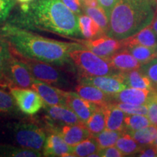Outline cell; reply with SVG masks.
Here are the masks:
<instances>
[{
	"label": "cell",
	"instance_id": "5",
	"mask_svg": "<svg viewBox=\"0 0 157 157\" xmlns=\"http://www.w3.org/2000/svg\"><path fill=\"white\" fill-rule=\"evenodd\" d=\"M15 142L22 148L42 151L47 135L44 130L33 123H18L13 129Z\"/></svg>",
	"mask_w": 157,
	"mask_h": 157
},
{
	"label": "cell",
	"instance_id": "2",
	"mask_svg": "<svg viewBox=\"0 0 157 157\" xmlns=\"http://www.w3.org/2000/svg\"><path fill=\"white\" fill-rule=\"evenodd\" d=\"M23 22L64 36H81L78 17L61 0H33L22 12Z\"/></svg>",
	"mask_w": 157,
	"mask_h": 157
},
{
	"label": "cell",
	"instance_id": "21",
	"mask_svg": "<svg viewBox=\"0 0 157 157\" xmlns=\"http://www.w3.org/2000/svg\"><path fill=\"white\" fill-rule=\"evenodd\" d=\"M119 72L123 76L124 81L127 87L154 90L151 79L140 68Z\"/></svg>",
	"mask_w": 157,
	"mask_h": 157
},
{
	"label": "cell",
	"instance_id": "44",
	"mask_svg": "<svg viewBox=\"0 0 157 157\" xmlns=\"http://www.w3.org/2000/svg\"><path fill=\"white\" fill-rule=\"evenodd\" d=\"M15 1L21 4H29L31 3L33 0H15Z\"/></svg>",
	"mask_w": 157,
	"mask_h": 157
},
{
	"label": "cell",
	"instance_id": "9",
	"mask_svg": "<svg viewBox=\"0 0 157 157\" xmlns=\"http://www.w3.org/2000/svg\"><path fill=\"white\" fill-rule=\"evenodd\" d=\"M80 84L93 85L109 95H113L127 88L120 72L105 76H82Z\"/></svg>",
	"mask_w": 157,
	"mask_h": 157
},
{
	"label": "cell",
	"instance_id": "31",
	"mask_svg": "<svg viewBox=\"0 0 157 157\" xmlns=\"http://www.w3.org/2000/svg\"><path fill=\"white\" fill-rule=\"evenodd\" d=\"M151 124L147 115L126 114L124 118L125 132L143 129Z\"/></svg>",
	"mask_w": 157,
	"mask_h": 157
},
{
	"label": "cell",
	"instance_id": "38",
	"mask_svg": "<svg viewBox=\"0 0 157 157\" xmlns=\"http://www.w3.org/2000/svg\"><path fill=\"white\" fill-rule=\"evenodd\" d=\"M98 154L100 157H121L124 156L120 151L117 148V146L108 147V148L100 149L98 151Z\"/></svg>",
	"mask_w": 157,
	"mask_h": 157
},
{
	"label": "cell",
	"instance_id": "11",
	"mask_svg": "<svg viewBox=\"0 0 157 157\" xmlns=\"http://www.w3.org/2000/svg\"><path fill=\"white\" fill-rule=\"evenodd\" d=\"M156 94L157 91L155 90L127 87L119 93L111 95V98L112 103L121 102L135 105H147Z\"/></svg>",
	"mask_w": 157,
	"mask_h": 157
},
{
	"label": "cell",
	"instance_id": "3",
	"mask_svg": "<svg viewBox=\"0 0 157 157\" xmlns=\"http://www.w3.org/2000/svg\"><path fill=\"white\" fill-rule=\"evenodd\" d=\"M154 16L152 0H119L110 14L106 35L122 40L150 25Z\"/></svg>",
	"mask_w": 157,
	"mask_h": 157
},
{
	"label": "cell",
	"instance_id": "13",
	"mask_svg": "<svg viewBox=\"0 0 157 157\" xmlns=\"http://www.w3.org/2000/svg\"><path fill=\"white\" fill-rule=\"evenodd\" d=\"M66 106L71 109L84 124L99 106L97 104L84 99L77 93L73 92L66 91Z\"/></svg>",
	"mask_w": 157,
	"mask_h": 157
},
{
	"label": "cell",
	"instance_id": "15",
	"mask_svg": "<svg viewBox=\"0 0 157 157\" xmlns=\"http://www.w3.org/2000/svg\"><path fill=\"white\" fill-rule=\"evenodd\" d=\"M51 130L59 133L63 140L71 146H75L92 136L91 132L83 122L74 124H64L60 129L53 128Z\"/></svg>",
	"mask_w": 157,
	"mask_h": 157
},
{
	"label": "cell",
	"instance_id": "20",
	"mask_svg": "<svg viewBox=\"0 0 157 157\" xmlns=\"http://www.w3.org/2000/svg\"><path fill=\"white\" fill-rule=\"evenodd\" d=\"M45 110L50 119L64 124L81 123L77 115L66 105H49L45 104Z\"/></svg>",
	"mask_w": 157,
	"mask_h": 157
},
{
	"label": "cell",
	"instance_id": "16",
	"mask_svg": "<svg viewBox=\"0 0 157 157\" xmlns=\"http://www.w3.org/2000/svg\"><path fill=\"white\" fill-rule=\"evenodd\" d=\"M120 41L123 49H127L136 45L157 48V36L150 25H148L131 36Z\"/></svg>",
	"mask_w": 157,
	"mask_h": 157
},
{
	"label": "cell",
	"instance_id": "42",
	"mask_svg": "<svg viewBox=\"0 0 157 157\" xmlns=\"http://www.w3.org/2000/svg\"><path fill=\"white\" fill-rule=\"evenodd\" d=\"M82 5L88 6V7H98V0H81Z\"/></svg>",
	"mask_w": 157,
	"mask_h": 157
},
{
	"label": "cell",
	"instance_id": "33",
	"mask_svg": "<svg viewBox=\"0 0 157 157\" xmlns=\"http://www.w3.org/2000/svg\"><path fill=\"white\" fill-rule=\"evenodd\" d=\"M17 107L11 93L0 89V113H10Z\"/></svg>",
	"mask_w": 157,
	"mask_h": 157
},
{
	"label": "cell",
	"instance_id": "25",
	"mask_svg": "<svg viewBox=\"0 0 157 157\" xmlns=\"http://www.w3.org/2000/svg\"><path fill=\"white\" fill-rule=\"evenodd\" d=\"M85 124L92 135H97L104 130L105 129V113L103 107L99 105Z\"/></svg>",
	"mask_w": 157,
	"mask_h": 157
},
{
	"label": "cell",
	"instance_id": "12",
	"mask_svg": "<svg viewBox=\"0 0 157 157\" xmlns=\"http://www.w3.org/2000/svg\"><path fill=\"white\" fill-rule=\"evenodd\" d=\"M31 88L42 98L45 104L49 105H66V91L51 86V84L34 78Z\"/></svg>",
	"mask_w": 157,
	"mask_h": 157
},
{
	"label": "cell",
	"instance_id": "26",
	"mask_svg": "<svg viewBox=\"0 0 157 157\" xmlns=\"http://www.w3.org/2000/svg\"><path fill=\"white\" fill-rule=\"evenodd\" d=\"M142 146L152 145L157 137V126L151 124L136 131L127 132Z\"/></svg>",
	"mask_w": 157,
	"mask_h": 157
},
{
	"label": "cell",
	"instance_id": "41",
	"mask_svg": "<svg viewBox=\"0 0 157 157\" xmlns=\"http://www.w3.org/2000/svg\"><path fill=\"white\" fill-rule=\"evenodd\" d=\"M140 157H156L157 156V148L154 146H145L137 154Z\"/></svg>",
	"mask_w": 157,
	"mask_h": 157
},
{
	"label": "cell",
	"instance_id": "45",
	"mask_svg": "<svg viewBox=\"0 0 157 157\" xmlns=\"http://www.w3.org/2000/svg\"><path fill=\"white\" fill-rule=\"evenodd\" d=\"M153 3H154V6L155 10H156V13L155 14H157V0H152Z\"/></svg>",
	"mask_w": 157,
	"mask_h": 157
},
{
	"label": "cell",
	"instance_id": "37",
	"mask_svg": "<svg viewBox=\"0 0 157 157\" xmlns=\"http://www.w3.org/2000/svg\"><path fill=\"white\" fill-rule=\"evenodd\" d=\"M149 120L153 125L157 126V94L147 103Z\"/></svg>",
	"mask_w": 157,
	"mask_h": 157
},
{
	"label": "cell",
	"instance_id": "10",
	"mask_svg": "<svg viewBox=\"0 0 157 157\" xmlns=\"http://www.w3.org/2000/svg\"><path fill=\"white\" fill-rule=\"evenodd\" d=\"M85 48L101 58L107 59L122 48L121 41L106 34L87 40H78Z\"/></svg>",
	"mask_w": 157,
	"mask_h": 157
},
{
	"label": "cell",
	"instance_id": "14",
	"mask_svg": "<svg viewBox=\"0 0 157 157\" xmlns=\"http://www.w3.org/2000/svg\"><path fill=\"white\" fill-rule=\"evenodd\" d=\"M44 156H74L73 146L68 145L56 131L51 130L43 148Z\"/></svg>",
	"mask_w": 157,
	"mask_h": 157
},
{
	"label": "cell",
	"instance_id": "6",
	"mask_svg": "<svg viewBox=\"0 0 157 157\" xmlns=\"http://www.w3.org/2000/svg\"><path fill=\"white\" fill-rule=\"evenodd\" d=\"M18 56L21 58L20 59L26 64L34 78L58 87H66L68 85V81L62 75L61 72L51 66V64L21 56Z\"/></svg>",
	"mask_w": 157,
	"mask_h": 157
},
{
	"label": "cell",
	"instance_id": "24",
	"mask_svg": "<svg viewBox=\"0 0 157 157\" xmlns=\"http://www.w3.org/2000/svg\"><path fill=\"white\" fill-rule=\"evenodd\" d=\"M43 154L39 151L30 150L10 145H0V157H40Z\"/></svg>",
	"mask_w": 157,
	"mask_h": 157
},
{
	"label": "cell",
	"instance_id": "43",
	"mask_svg": "<svg viewBox=\"0 0 157 157\" xmlns=\"http://www.w3.org/2000/svg\"><path fill=\"white\" fill-rule=\"evenodd\" d=\"M150 26L151 27V29H153V31H154L155 34L157 36V14H155L154 18L153 20L151 23Z\"/></svg>",
	"mask_w": 157,
	"mask_h": 157
},
{
	"label": "cell",
	"instance_id": "28",
	"mask_svg": "<svg viewBox=\"0 0 157 157\" xmlns=\"http://www.w3.org/2000/svg\"><path fill=\"white\" fill-rule=\"evenodd\" d=\"M99 150L100 148L95 137L90 136L73 146V155L78 157L90 156V155L98 153Z\"/></svg>",
	"mask_w": 157,
	"mask_h": 157
},
{
	"label": "cell",
	"instance_id": "34",
	"mask_svg": "<svg viewBox=\"0 0 157 157\" xmlns=\"http://www.w3.org/2000/svg\"><path fill=\"white\" fill-rule=\"evenodd\" d=\"M118 108L127 114H148V107L147 105H135V104L121 103V102H115L113 103Z\"/></svg>",
	"mask_w": 157,
	"mask_h": 157
},
{
	"label": "cell",
	"instance_id": "1",
	"mask_svg": "<svg viewBox=\"0 0 157 157\" xmlns=\"http://www.w3.org/2000/svg\"><path fill=\"white\" fill-rule=\"evenodd\" d=\"M0 39L8 43L14 53L56 66L72 62L70 52L84 48L81 43L61 42L39 36L17 25L7 23L0 28Z\"/></svg>",
	"mask_w": 157,
	"mask_h": 157
},
{
	"label": "cell",
	"instance_id": "46",
	"mask_svg": "<svg viewBox=\"0 0 157 157\" xmlns=\"http://www.w3.org/2000/svg\"><path fill=\"white\" fill-rule=\"evenodd\" d=\"M152 145H153V146H154L157 148V137H156V138L154 140V143H153Z\"/></svg>",
	"mask_w": 157,
	"mask_h": 157
},
{
	"label": "cell",
	"instance_id": "40",
	"mask_svg": "<svg viewBox=\"0 0 157 157\" xmlns=\"http://www.w3.org/2000/svg\"><path fill=\"white\" fill-rule=\"evenodd\" d=\"M118 1L119 0H98L99 6L105 12L109 18L111 11L115 7V5H117Z\"/></svg>",
	"mask_w": 157,
	"mask_h": 157
},
{
	"label": "cell",
	"instance_id": "18",
	"mask_svg": "<svg viewBox=\"0 0 157 157\" xmlns=\"http://www.w3.org/2000/svg\"><path fill=\"white\" fill-rule=\"evenodd\" d=\"M112 67L117 71H127L140 68V63L127 49L119 50L107 59Z\"/></svg>",
	"mask_w": 157,
	"mask_h": 157
},
{
	"label": "cell",
	"instance_id": "7",
	"mask_svg": "<svg viewBox=\"0 0 157 157\" xmlns=\"http://www.w3.org/2000/svg\"><path fill=\"white\" fill-rule=\"evenodd\" d=\"M10 93L17 107L26 115L36 114L44 106V102L34 90L20 87H10Z\"/></svg>",
	"mask_w": 157,
	"mask_h": 157
},
{
	"label": "cell",
	"instance_id": "4",
	"mask_svg": "<svg viewBox=\"0 0 157 157\" xmlns=\"http://www.w3.org/2000/svg\"><path fill=\"white\" fill-rule=\"evenodd\" d=\"M70 58L83 76H105L119 72L110 65L106 59L97 56L84 47L72 50Z\"/></svg>",
	"mask_w": 157,
	"mask_h": 157
},
{
	"label": "cell",
	"instance_id": "35",
	"mask_svg": "<svg viewBox=\"0 0 157 157\" xmlns=\"http://www.w3.org/2000/svg\"><path fill=\"white\" fill-rule=\"evenodd\" d=\"M140 69L148 76L152 82L154 89L157 91V58L142 65Z\"/></svg>",
	"mask_w": 157,
	"mask_h": 157
},
{
	"label": "cell",
	"instance_id": "39",
	"mask_svg": "<svg viewBox=\"0 0 157 157\" xmlns=\"http://www.w3.org/2000/svg\"><path fill=\"white\" fill-rule=\"evenodd\" d=\"M61 1L76 15H82V3L81 0H61Z\"/></svg>",
	"mask_w": 157,
	"mask_h": 157
},
{
	"label": "cell",
	"instance_id": "32",
	"mask_svg": "<svg viewBox=\"0 0 157 157\" xmlns=\"http://www.w3.org/2000/svg\"><path fill=\"white\" fill-rule=\"evenodd\" d=\"M10 49L8 43L0 39V84H5V71L13 56Z\"/></svg>",
	"mask_w": 157,
	"mask_h": 157
},
{
	"label": "cell",
	"instance_id": "23",
	"mask_svg": "<svg viewBox=\"0 0 157 157\" xmlns=\"http://www.w3.org/2000/svg\"><path fill=\"white\" fill-rule=\"evenodd\" d=\"M116 146L122 153L124 156L137 154L143 147L137 143L132 135L127 132H122L116 143Z\"/></svg>",
	"mask_w": 157,
	"mask_h": 157
},
{
	"label": "cell",
	"instance_id": "30",
	"mask_svg": "<svg viewBox=\"0 0 157 157\" xmlns=\"http://www.w3.org/2000/svg\"><path fill=\"white\" fill-rule=\"evenodd\" d=\"M122 132H119V131L110 130L105 128L101 132L97 135H93L92 136L95 137L100 149H103L108 147L116 146L118 139L119 138Z\"/></svg>",
	"mask_w": 157,
	"mask_h": 157
},
{
	"label": "cell",
	"instance_id": "17",
	"mask_svg": "<svg viewBox=\"0 0 157 157\" xmlns=\"http://www.w3.org/2000/svg\"><path fill=\"white\" fill-rule=\"evenodd\" d=\"M76 93L84 99L103 106L108 103H112L111 95L105 93L101 89L93 85L85 84H78L75 87Z\"/></svg>",
	"mask_w": 157,
	"mask_h": 157
},
{
	"label": "cell",
	"instance_id": "22",
	"mask_svg": "<svg viewBox=\"0 0 157 157\" xmlns=\"http://www.w3.org/2000/svg\"><path fill=\"white\" fill-rule=\"evenodd\" d=\"M78 29L84 38L91 39L105 34L99 25L87 15H80L78 17Z\"/></svg>",
	"mask_w": 157,
	"mask_h": 157
},
{
	"label": "cell",
	"instance_id": "27",
	"mask_svg": "<svg viewBox=\"0 0 157 157\" xmlns=\"http://www.w3.org/2000/svg\"><path fill=\"white\" fill-rule=\"evenodd\" d=\"M127 50L142 65L146 64L157 58V48L136 45L127 48Z\"/></svg>",
	"mask_w": 157,
	"mask_h": 157
},
{
	"label": "cell",
	"instance_id": "36",
	"mask_svg": "<svg viewBox=\"0 0 157 157\" xmlns=\"http://www.w3.org/2000/svg\"><path fill=\"white\" fill-rule=\"evenodd\" d=\"M15 0H0V24L7 20L15 5Z\"/></svg>",
	"mask_w": 157,
	"mask_h": 157
},
{
	"label": "cell",
	"instance_id": "8",
	"mask_svg": "<svg viewBox=\"0 0 157 157\" xmlns=\"http://www.w3.org/2000/svg\"><path fill=\"white\" fill-rule=\"evenodd\" d=\"M34 79V76L26 64L13 55L5 71V83L16 87L29 88L31 87Z\"/></svg>",
	"mask_w": 157,
	"mask_h": 157
},
{
	"label": "cell",
	"instance_id": "29",
	"mask_svg": "<svg viewBox=\"0 0 157 157\" xmlns=\"http://www.w3.org/2000/svg\"><path fill=\"white\" fill-rule=\"evenodd\" d=\"M82 11H84L88 16L92 17L106 34L109 29V17L102 7L100 6L88 7V6L82 5Z\"/></svg>",
	"mask_w": 157,
	"mask_h": 157
},
{
	"label": "cell",
	"instance_id": "19",
	"mask_svg": "<svg viewBox=\"0 0 157 157\" xmlns=\"http://www.w3.org/2000/svg\"><path fill=\"white\" fill-rule=\"evenodd\" d=\"M105 113V128L110 130L125 132L124 118L127 113L113 103L103 105Z\"/></svg>",
	"mask_w": 157,
	"mask_h": 157
}]
</instances>
